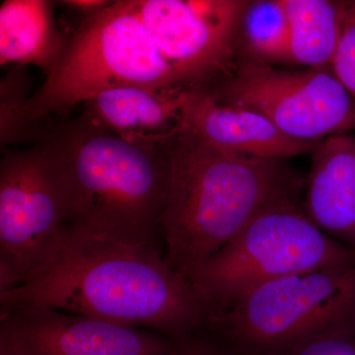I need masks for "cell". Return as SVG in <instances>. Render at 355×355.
I'll return each mask as SVG.
<instances>
[{"label": "cell", "mask_w": 355, "mask_h": 355, "mask_svg": "<svg viewBox=\"0 0 355 355\" xmlns=\"http://www.w3.org/2000/svg\"><path fill=\"white\" fill-rule=\"evenodd\" d=\"M48 307L191 338L209 319L189 280L155 244L67 232L57 260L37 279L0 294L1 312Z\"/></svg>", "instance_id": "1"}, {"label": "cell", "mask_w": 355, "mask_h": 355, "mask_svg": "<svg viewBox=\"0 0 355 355\" xmlns=\"http://www.w3.org/2000/svg\"><path fill=\"white\" fill-rule=\"evenodd\" d=\"M162 144L170 170L161 218L165 259L187 280L254 216L299 198L305 187L286 161L223 153L184 128Z\"/></svg>", "instance_id": "2"}, {"label": "cell", "mask_w": 355, "mask_h": 355, "mask_svg": "<svg viewBox=\"0 0 355 355\" xmlns=\"http://www.w3.org/2000/svg\"><path fill=\"white\" fill-rule=\"evenodd\" d=\"M48 139L64 169L67 231L155 244L169 189L162 144L128 141L84 113Z\"/></svg>", "instance_id": "3"}, {"label": "cell", "mask_w": 355, "mask_h": 355, "mask_svg": "<svg viewBox=\"0 0 355 355\" xmlns=\"http://www.w3.org/2000/svg\"><path fill=\"white\" fill-rule=\"evenodd\" d=\"M137 86L184 93L181 83L137 12L135 0L112 1L84 16L57 67L26 104L40 123L108 89Z\"/></svg>", "instance_id": "4"}, {"label": "cell", "mask_w": 355, "mask_h": 355, "mask_svg": "<svg viewBox=\"0 0 355 355\" xmlns=\"http://www.w3.org/2000/svg\"><path fill=\"white\" fill-rule=\"evenodd\" d=\"M350 266H355V249L317 227L303 203L292 198L254 216L189 282L209 319L275 280Z\"/></svg>", "instance_id": "5"}, {"label": "cell", "mask_w": 355, "mask_h": 355, "mask_svg": "<svg viewBox=\"0 0 355 355\" xmlns=\"http://www.w3.org/2000/svg\"><path fill=\"white\" fill-rule=\"evenodd\" d=\"M0 164V293L46 272L67 244V188L46 137Z\"/></svg>", "instance_id": "6"}, {"label": "cell", "mask_w": 355, "mask_h": 355, "mask_svg": "<svg viewBox=\"0 0 355 355\" xmlns=\"http://www.w3.org/2000/svg\"><path fill=\"white\" fill-rule=\"evenodd\" d=\"M355 315V266L275 280L214 315L205 327L258 354H280Z\"/></svg>", "instance_id": "7"}, {"label": "cell", "mask_w": 355, "mask_h": 355, "mask_svg": "<svg viewBox=\"0 0 355 355\" xmlns=\"http://www.w3.org/2000/svg\"><path fill=\"white\" fill-rule=\"evenodd\" d=\"M207 92L224 105L252 110L282 132L322 141L355 130V102L331 67L284 70L238 62L234 71Z\"/></svg>", "instance_id": "8"}, {"label": "cell", "mask_w": 355, "mask_h": 355, "mask_svg": "<svg viewBox=\"0 0 355 355\" xmlns=\"http://www.w3.org/2000/svg\"><path fill=\"white\" fill-rule=\"evenodd\" d=\"M244 0H135L137 12L186 92L209 90L239 60Z\"/></svg>", "instance_id": "9"}, {"label": "cell", "mask_w": 355, "mask_h": 355, "mask_svg": "<svg viewBox=\"0 0 355 355\" xmlns=\"http://www.w3.org/2000/svg\"><path fill=\"white\" fill-rule=\"evenodd\" d=\"M18 355H162L170 343L135 327L48 307L1 312Z\"/></svg>", "instance_id": "10"}, {"label": "cell", "mask_w": 355, "mask_h": 355, "mask_svg": "<svg viewBox=\"0 0 355 355\" xmlns=\"http://www.w3.org/2000/svg\"><path fill=\"white\" fill-rule=\"evenodd\" d=\"M182 127L223 153L263 160L311 154L321 142L292 139L261 114L221 104L205 90L184 95Z\"/></svg>", "instance_id": "11"}, {"label": "cell", "mask_w": 355, "mask_h": 355, "mask_svg": "<svg viewBox=\"0 0 355 355\" xmlns=\"http://www.w3.org/2000/svg\"><path fill=\"white\" fill-rule=\"evenodd\" d=\"M303 207L327 235L355 249V135L322 140L311 153Z\"/></svg>", "instance_id": "12"}, {"label": "cell", "mask_w": 355, "mask_h": 355, "mask_svg": "<svg viewBox=\"0 0 355 355\" xmlns=\"http://www.w3.org/2000/svg\"><path fill=\"white\" fill-rule=\"evenodd\" d=\"M186 93L121 86L102 91L86 101L84 114L128 141L162 144L183 128Z\"/></svg>", "instance_id": "13"}, {"label": "cell", "mask_w": 355, "mask_h": 355, "mask_svg": "<svg viewBox=\"0 0 355 355\" xmlns=\"http://www.w3.org/2000/svg\"><path fill=\"white\" fill-rule=\"evenodd\" d=\"M69 41L58 29L53 2L6 0L0 7V64H34L50 76Z\"/></svg>", "instance_id": "14"}, {"label": "cell", "mask_w": 355, "mask_h": 355, "mask_svg": "<svg viewBox=\"0 0 355 355\" xmlns=\"http://www.w3.org/2000/svg\"><path fill=\"white\" fill-rule=\"evenodd\" d=\"M292 60L312 67H331L342 37L349 1L284 0Z\"/></svg>", "instance_id": "15"}, {"label": "cell", "mask_w": 355, "mask_h": 355, "mask_svg": "<svg viewBox=\"0 0 355 355\" xmlns=\"http://www.w3.org/2000/svg\"><path fill=\"white\" fill-rule=\"evenodd\" d=\"M245 62L273 65L293 62L291 27L284 0L247 1L239 32V55Z\"/></svg>", "instance_id": "16"}, {"label": "cell", "mask_w": 355, "mask_h": 355, "mask_svg": "<svg viewBox=\"0 0 355 355\" xmlns=\"http://www.w3.org/2000/svg\"><path fill=\"white\" fill-rule=\"evenodd\" d=\"M31 88L24 65H12L0 81V144L2 149L35 139H46L44 121L28 120L25 108Z\"/></svg>", "instance_id": "17"}, {"label": "cell", "mask_w": 355, "mask_h": 355, "mask_svg": "<svg viewBox=\"0 0 355 355\" xmlns=\"http://www.w3.org/2000/svg\"><path fill=\"white\" fill-rule=\"evenodd\" d=\"M286 355H355V315L333 328L308 338Z\"/></svg>", "instance_id": "18"}, {"label": "cell", "mask_w": 355, "mask_h": 355, "mask_svg": "<svg viewBox=\"0 0 355 355\" xmlns=\"http://www.w3.org/2000/svg\"><path fill=\"white\" fill-rule=\"evenodd\" d=\"M331 69L355 102V1H349L342 37Z\"/></svg>", "instance_id": "19"}, {"label": "cell", "mask_w": 355, "mask_h": 355, "mask_svg": "<svg viewBox=\"0 0 355 355\" xmlns=\"http://www.w3.org/2000/svg\"><path fill=\"white\" fill-rule=\"evenodd\" d=\"M175 342L176 345H170L162 355H216L209 349H203L202 345L191 342V338Z\"/></svg>", "instance_id": "20"}, {"label": "cell", "mask_w": 355, "mask_h": 355, "mask_svg": "<svg viewBox=\"0 0 355 355\" xmlns=\"http://www.w3.org/2000/svg\"><path fill=\"white\" fill-rule=\"evenodd\" d=\"M111 2L105 1V0H67V1H60V4H64L72 10L79 11L87 16L89 14L101 10L108 6Z\"/></svg>", "instance_id": "21"}, {"label": "cell", "mask_w": 355, "mask_h": 355, "mask_svg": "<svg viewBox=\"0 0 355 355\" xmlns=\"http://www.w3.org/2000/svg\"><path fill=\"white\" fill-rule=\"evenodd\" d=\"M0 355H18L6 336L0 334Z\"/></svg>", "instance_id": "22"}]
</instances>
